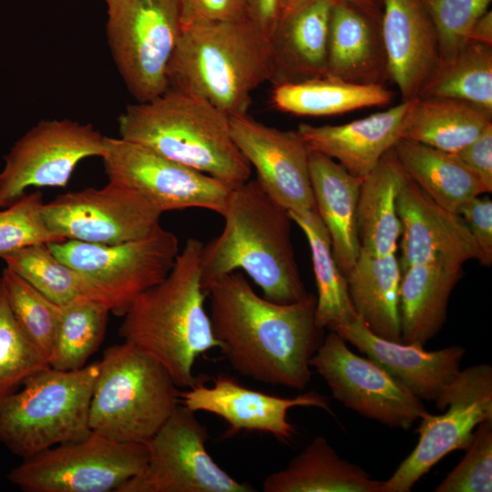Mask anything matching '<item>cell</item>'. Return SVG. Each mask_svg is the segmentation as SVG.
I'll list each match as a JSON object with an SVG mask.
<instances>
[{"instance_id":"37","label":"cell","mask_w":492,"mask_h":492,"mask_svg":"<svg viewBox=\"0 0 492 492\" xmlns=\"http://www.w3.org/2000/svg\"><path fill=\"white\" fill-rule=\"evenodd\" d=\"M1 277L17 323L48 362L61 307L9 268L3 270Z\"/></svg>"},{"instance_id":"47","label":"cell","mask_w":492,"mask_h":492,"mask_svg":"<svg viewBox=\"0 0 492 492\" xmlns=\"http://www.w3.org/2000/svg\"><path fill=\"white\" fill-rule=\"evenodd\" d=\"M309 1L311 0H282L279 19Z\"/></svg>"},{"instance_id":"14","label":"cell","mask_w":492,"mask_h":492,"mask_svg":"<svg viewBox=\"0 0 492 492\" xmlns=\"http://www.w3.org/2000/svg\"><path fill=\"white\" fill-rule=\"evenodd\" d=\"M109 181L135 190L162 213L200 208L222 216L233 186L121 138L106 137Z\"/></svg>"},{"instance_id":"48","label":"cell","mask_w":492,"mask_h":492,"mask_svg":"<svg viewBox=\"0 0 492 492\" xmlns=\"http://www.w3.org/2000/svg\"><path fill=\"white\" fill-rule=\"evenodd\" d=\"M366 7L382 9L384 0H343Z\"/></svg>"},{"instance_id":"4","label":"cell","mask_w":492,"mask_h":492,"mask_svg":"<svg viewBox=\"0 0 492 492\" xmlns=\"http://www.w3.org/2000/svg\"><path fill=\"white\" fill-rule=\"evenodd\" d=\"M270 40L247 18L183 28L171 58V89L229 117L247 115L251 93L270 81Z\"/></svg>"},{"instance_id":"6","label":"cell","mask_w":492,"mask_h":492,"mask_svg":"<svg viewBox=\"0 0 492 492\" xmlns=\"http://www.w3.org/2000/svg\"><path fill=\"white\" fill-rule=\"evenodd\" d=\"M178 388L166 368L138 346L112 345L99 360L89 427L114 441L146 444L180 404Z\"/></svg>"},{"instance_id":"20","label":"cell","mask_w":492,"mask_h":492,"mask_svg":"<svg viewBox=\"0 0 492 492\" xmlns=\"http://www.w3.org/2000/svg\"><path fill=\"white\" fill-rule=\"evenodd\" d=\"M383 367L422 401L435 404L460 371L466 350L451 345L436 351L384 339L356 316L333 331Z\"/></svg>"},{"instance_id":"46","label":"cell","mask_w":492,"mask_h":492,"mask_svg":"<svg viewBox=\"0 0 492 492\" xmlns=\"http://www.w3.org/2000/svg\"><path fill=\"white\" fill-rule=\"evenodd\" d=\"M468 41L492 46V12L486 11L473 25Z\"/></svg>"},{"instance_id":"39","label":"cell","mask_w":492,"mask_h":492,"mask_svg":"<svg viewBox=\"0 0 492 492\" xmlns=\"http://www.w3.org/2000/svg\"><path fill=\"white\" fill-rule=\"evenodd\" d=\"M44 204L43 195L37 191L24 194L0 210V258L30 245L65 241L46 227Z\"/></svg>"},{"instance_id":"34","label":"cell","mask_w":492,"mask_h":492,"mask_svg":"<svg viewBox=\"0 0 492 492\" xmlns=\"http://www.w3.org/2000/svg\"><path fill=\"white\" fill-rule=\"evenodd\" d=\"M417 97L456 98L492 110V46L467 41L438 63Z\"/></svg>"},{"instance_id":"35","label":"cell","mask_w":492,"mask_h":492,"mask_svg":"<svg viewBox=\"0 0 492 492\" xmlns=\"http://www.w3.org/2000/svg\"><path fill=\"white\" fill-rule=\"evenodd\" d=\"M60 307L48 364L60 371L81 369L102 343L110 311L103 302L90 298Z\"/></svg>"},{"instance_id":"49","label":"cell","mask_w":492,"mask_h":492,"mask_svg":"<svg viewBox=\"0 0 492 492\" xmlns=\"http://www.w3.org/2000/svg\"><path fill=\"white\" fill-rule=\"evenodd\" d=\"M102 1L105 2L107 5H108L112 4L116 0H102Z\"/></svg>"},{"instance_id":"11","label":"cell","mask_w":492,"mask_h":492,"mask_svg":"<svg viewBox=\"0 0 492 492\" xmlns=\"http://www.w3.org/2000/svg\"><path fill=\"white\" fill-rule=\"evenodd\" d=\"M436 406L445 410L444 414L426 413L420 419L417 445L383 481L380 492L411 491L443 457L469 446L477 425L492 418L491 365L477 364L460 370Z\"/></svg>"},{"instance_id":"22","label":"cell","mask_w":492,"mask_h":492,"mask_svg":"<svg viewBox=\"0 0 492 492\" xmlns=\"http://www.w3.org/2000/svg\"><path fill=\"white\" fill-rule=\"evenodd\" d=\"M382 34L390 80L402 101L416 97L439 63L436 32L422 0H384Z\"/></svg>"},{"instance_id":"28","label":"cell","mask_w":492,"mask_h":492,"mask_svg":"<svg viewBox=\"0 0 492 492\" xmlns=\"http://www.w3.org/2000/svg\"><path fill=\"white\" fill-rule=\"evenodd\" d=\"M406 174L392 148L363 179L356 210L361 250L376 256L395 253L402 234L396 198Z\"/></svg>"},{"instance_id":"38","label":"cell","mask_w":492,"mask_h":492,"mask_svg":"<svg viewBox=\"0 0 492 492\" xmlns=\"http://www.w3.org/2000/svg\"><path fill=\"white\" fill-rule=\"evenodd\" d=\"M49 366L17 323L0 276V399L18 390L33 374Z\"/></svg>"},{"instance_id":"43","label":"cell","mask_w":492,"mask_h":492,"mask_svg":"<svg viewBox=\"0 0 492 492\" xmlns=\"http://www.w3.org/2000/svg\"><path fill=\"white\" fill-rule=\"evenodd\" d=\"M458 214L467 225L477 247L479 262L492 264V200L488 196H477L466 202Z\"/></svg>"},{"instance_id":"23","label":"cell","mask_w":492,"mask_h":492,"mask_svg":"<svg viewBox=\"0 0 492 492\" xmlns=\"http://www.w3.org/2000/svg\"><path fill=\"white\" fill-rule=\"evenodd\" d=\"M413 99L346 124L301 123L296 130L310 149L336 159L350 174L364 179L401 138Z\"/></svg>"},{"instance_id":"36","label":"cell","mask_w":492,"mask_h":492,"mask_svg":"<svg viewBox=\"0 0 492 492\" xmlns=\"http://www.w3.org/2000/svg\"><path fill=\"white\" fill-rule=\"evenodd\" d=\"M1 259L7 268L59 306L83 298L95 299L84 277L61 261L47 243L27 246Z\"/></svg>"},{"instance_id":"21","label":"cell","mask_w":492,"mask_h":492,"mask_svg":"<svg viewBox=\"0 0 492 492\" xmlns=\"http://www.w3.org/2000/svg\"><path fill=\"white\" fill-rule=\"evenodd\" d=\"M326 77L359 85H385L390 80L382 9L333 0Z\"/></svg>"},{"instance_id":"42","label":"cell","mask_w":492,"mask_h":492,"mask_svg":"<svg viewBox=\"0 0 492 492\" xmlns=\"http://www.w3.org/2000/svg\"><path fill=\"white\" fill-rule=\"evenodd\" d=\"M182 29L247 18V0H177Z\"/></svg>"},{"instance_id":"44","label":"cell","mask_w":492,"mask_h":492,"mask_svg":"<svg viewBox=\"0 0 492 492\" xmlns=\"http://www.w3.org/2000/svg\"><path fill=\"white\" fill-rule=\"evenodd\" d=\"M453 155L477 178L487 193L492 191V124Z\"/></svg>"},{"instance_id":"26","label":"cell","mask_w":492,"mask_h":492,"mask_svg":"<svg viewBox=\"0 0 492 492\" xmlns=\"http://www.w3.org/2000/svg\"><path fill=\"white\" fill-rule=\"evenodd\" d=\"M462 268L442 262L416 264L402 272L399 290L400 341L425 346L443 328L450 295Z\"/></svg>"},{"instance_id":"13","label":"cell","mask_w":492,"mask_h":492,"mask_svg":"<svg viewBox=\"0 0 492 492\" xmlns=\"http://www.w3.org/2000/svg\"><path fill=\"white\" fill-rule=\"evenodd\" d=\"M310 365L335 400L364 417L406 430L428 413L405 385L372 359L352 352L334 332L324 337Z\"/></svg>"},{"instance_id":"7","label":"cell","mask_w":492,"mask_h":492,"mask_svg":"<svg viewBox=\"0 0 492 492\" xmlns=\"http://www.w3.org/2000/svg\"><path fill=\"white\" fill-rule=\"evenodd\" d=\"M99 361L81 369L52 367L29 376L0 399V443L26 459L90 434L89 408Z\"/></svg>"},{"instance_id":"3","label":"cell","mask_w":492,"mask_h":492,"mask_svg":"<svg viewBox=\"0 0 492 492\" xmlns=\"http://www.w3.org/2000/svg\"><path fill=\"white\" fill-rule=\"evenodd\" d=\"M202 246L189 238L166 278L134 300L118 330L125 342L159 361L179 388L203 383L193 374L194 363L220 347L204 305Z\"/></svg>"},{"instance_id":"17","label":"cell","mask_w":492,"mask_h":492,"mask_svg":"<svg viewBox=\"0 0 492 492\" xmlns=\"http://www.w3.org/2000/svg\"><path fill=\"white\" fill-rule=\"evenodd\" d=\"M231 138L257 173V181L289 213L316 210L310 169V149L297 130L266 126L248 115L231 116Z\"/></svg>"},{"instance_id":"5","label":"cell","mask_w":492,"mask_h":492,"mask_svg":"<svg viewBox=\"0 0 492 492\" xmlns=\"http://www.w3.org/2000/svg\"><path fill=\"white\" fill-rule=\"evenodd\" d=\"M119 138L231 186L251 167L235 145L229 116L198 97L169 88L129 105L118 119Z\"/></svg>"},{"instance_id":"27","label":"cell","mask_w":492,"mask_h":492,"mask_svg":"<svg viewBox=\"0 0 492 492\" xmlns=\"http://www.w3.org/2000/svg\"><path fill=\"white\" fill-rule=\"evenodd\" d=\"M383 481L342 458L323 436L314 437L285 468L262 483L264 492H380Z\"/></svg>"},{"instance_id":"40","label":"cell","mask_w":492,"mask_h":492,"mask_svg":"<svg viewBox=\"0 0 492 492\" xmlns=\"http://www.w3.org/2000/svg\"><path fill=\"white\" fill-rule=\"evenodd\" d=\"M492 0H422L436 32L439 62L455 55L467 41L475 22Z\"/></svg>"},{"instance_id":"29","label":"cell","mask_w":492,"mask_h":492,"mask_svg":"<svg viewBox=\"0 0 492 492\" xmlns=\"http://www.w3.org/2000/svg\"><path fill=\"white\" fill-rule=\"evenodd\" d=\"M402 271L395 253L376 256L363 250L345 275L354 311L367 327L386 340L401 342L399 290Z\"/></svg>"},{"instance_id":"32","label":"cell","mask_w":492,"mask_h":492,"mask_svg":"<svg viewBox=\"0 0 492 492\" xmlns=\"http://www.w3.org/2000/svg\"><path fill=\"white\" fill-rule=\"evenodd\" d=\"M408 175L436 203L458 214L471 199L486 192L477 178L453 154L405 138L395 145Z\"/></svg>"},{"instance_id":"10","label":"cell","mask_w":492,"mask_h":492,"mask_svg":"<svg viewBox=\"0 0 492 492\" xmlns=\"http://www.w3.org/2000/svg\"><path fill=\"white\" fill-rule=\"evenodd\" d=\"M148 456L145 444L118 442L91 431L23 459L7 477L26 492H118L143 470Z\"/></svg>"},{"instance_id":"30","label":"cell","mask_w":492,"mask_h":492,"mask_svg":"<svg viewBox=\"0 0 492 492\" xmlns=\"http://www.w3.org/2000/svg\"><path fill=\"white\" fill-rule=\"evenodd\" d=\"M490 124L492 110L465 100L416 97L405 118L401 138L456 153Z\"/></svg>"},{"instance_id":"12","label":"cell","mask_w":492,"mask_h":492,"mask_svg":"<svg viewBox=\"0 0 492 492\" xmlns=\"http://www.w3.org/2000/svg\"><path fill=\"white\" fill-rule=\"evenodd\" d=\"M194 411L179 404L145 444L143 470L118 492H252L231 477L206 449L207 427Z\"/></svg>"},{"instance_id":"2","label":"cell","mask_w":492,"mask_h":492,"mask_svg":"<svg viewBox=\"0 0 492 492\" xmlns=\"http://www.w3.org/2000/svg\"><path fill=\"white\" fill-rule=\"evenodd\" d=\"M222 217L221 232L201 250L205 293L213 282L236 270H242L274 302H294L309 293L294 256L292 220L257 179L232 187Z\"/></svg>"},{"instance_id":"25","label":"cell","mask_w":492,"mask_h":492,"mask_svg":"<svg viewBox=\"0 0 492 492\" xmlns=\"http://www.w3.org/2000/svg\"><path fill=\"white\" fill-rule=\"evenodd\" d=\"M309 169L317 213L329 232L333 258L345 277L361 251L356 210L363 179L313 149Z\"/></svg>"},{"instance_id":"9","label":"cell","mask_w":492,"mask_h":492,"mask_svg":"<svg viewBox=\"0 0 492 492\" xmlns=\"http://www.w3.org/2000/svg\"><path fill=\"white\" fill-rule=\"evenodd\" d=\"M107 6L108 42L129 93L137 102L159 97L169 87L182 32L177 0H116Z\"/></svg>"},{"instance_id":"41","label":"cell","mask_w":492,"mask_h":492,"mask_svg":"<svg viewBox=\"0 0 492 492\" xmlns=\"http://www.w3.org/2000/svg\"><path fill=\"white\" fill-rule=\"evenodd\" d=\"M459 464L436 487V492L492 491V418L480 423Z\"/></svg>"},{"instance_id":"31","label":"cell","mask_w":492,"mask_h":492,"mask_svg":"<svg viewBox=\"0 0 492 492\" xmlns=\"http://www.w3.org/2000/svg\"><path fill=\"white\" fill-rule=\"evenodd\" d=\"M395 93L385 85H359L324 77L273 86L272 106L301 117L344 114L364 108L392 103Z\"/></svg>"},{"instance_id":"1","label":"cell","mask_w":492,"mask_h":492,"mask_svg":"<svg viewBox=\"0 0 492 492\" xmlns=\"http://www.w3.org/2000/svg\"><path fill=\"white\" fill-rule=\"evenodd\" d=\"M214 337L231 368L257 382L303 390L323 329L316 297L278 303L258 295L242 272L228 273L206 291Z\"/></svg>"},{"instance_id":"24","label":"cell","mask_w":492,"mask_h":492,"mask_svg":"<svg viewBox=\"0 0 492 492\" xmlns=\"http://www.w3.org/2000/svg\"><path fill=\"white\" fill-rule=\"evenodd\" d=\"M333 0H311L281 17L270 38L273 86L326 77Z\"/></svg>"},{"instance_id":"18","label":"cell","mask_w":492,"mask_h":492,"mask_svg":"<svg viewBox=\"0 0 492 492\" xmlns=\"http://www.w3.org/2000/svg\"><path fill=\"white\" fill-rule=\"evenodd\" d=\"M402 225L401 271L442 262L462 268L478 258L476 241L463 218L436 203L406 174L396 198Z\"/></svg>"},{"instance_id":"45","label":"cell","mask_w":492,"mask_h":492,"mask_svg":"<svg viewBox=\"0 0 492 492\" xmlns=\"http://www.w3.org/2000/svg\"><path fill=\"white\" fill-rule=\"evenodd\" d=\"M248 19L270 40L279 20L282 0H247Z\"/></svg>"},{"instance_id":"15","label":"cell","mask_w":492,"mask_h":492,"mask_svg":"<svg viewBox=\"0 0 492 492\" xmlns=\"http://www.w3.org/2000/svg\"><path fill=\"white\" fill-rule=\"evenodd\" d=\"M106 136L91 124L70 119L42 120L5 157L0 171V208L30 187H66L75 168L88 157H102Z\"/></svg>"},{"instance_id":"19","label":"cell","mask_w":492,"mask_h":492,"mask_svg":"<svg viewBox=\"0 0 492 492\" xmlns=\"http://www.w3.org/2000/svg\"><path fill=\"white\" fill-rule=\"evenodd\" d=\"M179 402L194 412L205 411L221 417L228 425L225 436L244 431L269 433L282 442L294 434L288 411L295 406H315L332 414L327 398L309 391L287 398L250 389L227 376H219L210 387L199 384L179 391Z\"/></svg>"},{"instance_id":"16","label":"cell","mask_w":492,"mask_h":492,"mask_svg":"<svg viewBox=\"0 0 492 492\" xmlns=\"http://www.w3.org/2000/svg\"><path fill=\"white\" fill-rule=\"evenodd\" d=\"M43 219L65 241L118 244L143 238L158 225L162 212L135 190L109 181L57 196L43 206Z\"/></svg>"},{"instance_id":"33","label":"cell","mask_w":492,"mask_h":492,"mask_svg":"<svg viewBox=\"0 0 492 492\" xmlns=\"http://www.w3.org/2000/svg\"><path fill=\"white\" fill-rule=\"evenodd\" d=\"M289 215L304 233L311 251L317 287L315 323L332 332L357 316L346 279L333 258L329 232L317 211Z\"/></svg>"},{"instance_id":"8","label":"cell","mask_w":492,"mask_h":492,"mask_svg":"<svg viewBox=\"0 0 492 492\" xmlns=\"http://www.w3.org/2000/svg\"><path fill=\"white\" fill-rule=\"evenodd\" d=\"M47 245L84 277L95 300L122 317L141 292L166 278L179 253L176 235L160 225L143 238L118 244L67 240Z\"/></svg>"}]
</instances>
